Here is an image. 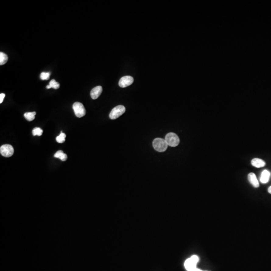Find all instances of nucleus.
<instances>
[{
    "mask_svg": "<svg viewBox=\"0 0 271 271\" xmlns=\"http://www.w3.org/2000/svg\"><path fill=\"white\" fill-rule=\"evenodd\" d=\"M248 180L252 185L255 188H258L259 187V183L257 179V177L254 173H250L248 175Z\"/></svg>",
    "mask_w": 271,
    "mask_h": 271,
    "instance_id": "nucleus-9",
    "label": "nucleus"
},
{
    "mask_svg": "<svg viewBox=\"0 0 271 271\" xmlns=\"http://www.w3.org/2000/svg\"><path fill=\"white\" fill-rule=\"evenodd\" d=\"M194 271H203L202 270H200V269H196Z\"/></svg>",
    "mask_w": 271,
    "mask_h": 271,
    "instance_id": "nucleus-22",
    "label": "nucleus"
},
{
    "mask_svg": "<svg viewBox=\"0 0 271 271\" xmlns=\"http://www.w3.org/2000/svg\"><path fill=\"white\" fill-rule=\"evenodd\" d=\"M271 173L270 172L267 170H265L262 172L261 174V176L260 178V181L263 184L267 183L269 180Z\"/></svg>",
    "mask_w": 271,
    "mask_h": 271,
    "instance_id": "nucleus-11",
    "label": "nucleus"
},
{
    "mask_svg": "<svg viewBox=\"0 0 271 271\" xmlns=\"http://www.w3.org/2000/svg\"><path fill=\"white\" fill-rule=\"evenodd\" d=\"M126 108L124 106L121 105L117 106L111 110L109 117L111 120H115L120 117V116L123 114H124Z\"/></svg>",
    "mask_w": 271,
    "mask_h": 271,
    "instance_id": "nucleus-4",
    "label": "nucleus"
},
{
    "mask_svg": "<svg viewBox=\"0 0 271 271\" xmlns=\"http://www.w3.org/2000/svg\"><path fill=\"white\" fill-rule=\"evenodd\" d=\"M46 88H47V89H51V87H50V86H49V85H48V86H46Z\"/></svg>",
    "mask_w": 271,
    "mask_h": 271,
    "instance_id": "nucleus-21",
    "label": "nucleus"
},
{
    "mask_svg": "<svg viewBox=\"0 0 271 271\" xmlns=\"http://www.w3.org/2000/svg\"><path fill=\"white\" fill-rule=\"evenodd\" d=\"M8 60V57L7 55L1 52H0V65H2L4 64H6Z\"/></svg>",
    "mask_w": 271,
    "mask_h": 271,
    "instance_id": "nucleus-14",
    "label": "nucleus"
},
{
    "mask_svg": "<svg viewBox=\"0 0 271 271\" xmlns=\"http://www.w3.org/2000/svg\"><path fill=\"white\" fill-rule=\"evenodd\" d=\"M5 97V94L4 93H1L0 94V104L3 103V100Z\"/></svg>",
    "mask_w": 271,
    "mask_h": 271,
    "instance_id": "nucleus-19",
    "label": "nucleus"
},
{
    "mask_svg": "<svg viewBox=\"0 0 271 271\" xmlns=\"http://www.w3.org/2000/svg\"><path fill=\"white\" fill-rule=\"evenodd\" d=\"M103 92V88L101 86H97L92 89L90 92V96L93 100H96L100 96Z\"/></svg>",
    "mask_w": 271,
    "mask_h": 271,
    "instance_id": "nucleus-8",
    "label": "nucleus"
},
{
    "mask_svg": "<svg viewBox=\"0 0 271 271\" xmlns=\"http://www.w3.org/2000/svg\"><path fill=\"white\" fill-rule=\"evenodd\" d=\"M134 82V79L131 76H125L120 79L118 85L122 88L127 87L131 85Z\"/></svg>",
    "mask_w": 271,
    "mask_h": 271,
    "instance_id": "nucleus-7",
    "label": "nucleus"
},
{
    "mask_svg": "<svg viewBox=\"0 0 271 271\" xmlns=\"http://www.w3.org/2000/svg\"><path fill=\"white\" fill-rule=\"evenodd\" d=\"M49 86L51 88H53L55 90H57L60 87V84L58 82H56L55 79H52L49 83Z\"/></svg>",
    "mask_w": 271,
    "mask_h": 271,
    "instance_id": "nucleus-16",
    "label": "nucleus"
},
{
    "mask_svg": "<svg viewBox=\"0 0 271 271\" xmlns=\"http://www.w3.org/2000/svg\"><path fill=\"white\" fill-rule=\"evenodd\" d=\"M54 157L56 158L60 159L62 161H65L67 159V155L63 153L62 150H59L54 154Z\"/></svg>",
    "mask_w": 271,
    "mask_h": 271,
    "instance_id": "nucleus-12",
    "label": "nucleus"
},
{
    "mask_svg": "<svg viewBox=\"0 0 271 271\" xmlns=\"http://www.w3.org/2000/svg\"><path fill=\"white\" fill-rule=\"evenodd\" d=\"M168 144L165 139L156 138L153 142V146L154 149L159 152L165 151L168 148Z\"/></svg>",
    "mask_w": 271,
    "mask_h": 271,
    "instance_id": "nucleus-1",
    "label": "nucleus"
},
{
    "mask_svg": "<svg viewBox=\"0 0 271 271\" xmlns=\"http://www.w3.org/2000/svg\"><path fill=\"white\" fill-rule=\"evenodd\" d=\"M251 164L256 168H262L266 165V162L261 159L254 158L251 161Z\"/></svg>",
    "mask_w": 271,
    "mask_h": 271,
    "instance_id": "nucleus-10",
    "label": "nucleus"
},
{
    "mask_svg": "<svg viewBox=\"0 0 271 271\" xmlns=\"http://www.w3.org/2000/svg\"><path fill=\"white\" fill-rule=\"evenodd\" d=\"M43 134V130L38 127L35 128L32 131V134L33 136H40Z\"/></svg>",
    "mask_w": 271,
    "mask_h": 271,
    "instance_id": "nucleus-17",
    "label": "nucleus"
},
{
    "mask_svg": "<svg viewBox=\"0 0 271 271\" xmlns=\"http://www.w3.org/2000/svg\"><path fill=\"white\" fill-rule=\"evenodd\" d=\"M73 109L76 116L78 118H82L86 114V110L83 104L76 102L73 104Z\"/></svg>",
    "mask_w": 271,
    "mask_h": 271,
    "instance_id": "nucleus-5",
    "label": "nucleus"
},
{
    "mask_svg": "<svg viewBox=\"0 0 271 271\" xmlns=\"http://www.w3.org/2000/svg\"><path fill=\"white\" fill-rule=\"evenodd\" d=\"M65 138L66 135L62 132L56 138V140L58 143H63L65 141Z\"/></svg>",
    "mask_w": 271,
    "mask_h": 271,
    "instance_id": "nucleus-15",
    "label": "nucleus"
},
{
    "mask_svg": "<svg viewBox=\"0 0 271 271\" xmlns=\"http://www.w3.org/2000/svg\"><path fill=\"white\" fill-rule=\"evenodd\" d=\"M36 114V113L35 111L27 112V113H25L24 116V117L25 118L27 121H31L34 120Z\"/></svg>",
    "mask_w": 271,
    "mask_h": 271,
    "instance_id": "nucleus-13",
    "label": "nucleus"
},
{
    "mask_svg": "<svg viewBox=\"0 0 271 271\" xmlns=\"http://www.w3.org/2000/svg\"><path fill=\"white\" fill-rule=\"evenodd\" d=\"M50 73L49 72H42L41 73L40 78H41L42 80H48L49 78H50Z\"/></svg>",
    "mask_w": 271,
    "mask_h": 271,
    "instance_id": "nucleus-18",
    "label": "nucleus"
},
{
    "mask_svg": "<svg viewBox=\"0 0 271 271\" xmlns=\"http://www.w3.org/2000/svg\"><path fill=\"white\" fill-rule=\"evenodd\" d=\"M268 192L270 194H271V186L270 187H269L268 189Z\"/></svg>",
    "mask_w": 271,
    "mask_h": 271,
    "instance_id": "nucleus-20",
    "label": "nucleus"
},
{
    "mask_svg": "<svg viewBox=\"0 0 271 271\" xmlns=\"http://www.w3.org/2000/svg\"><path fill=\"white\" fill-rule=\"evenodd\" d=\"M168 145L171 147H176L180 143V139L178 136L174 133H169L166 136L165 138Z\"/></svg>",
    "mask_w": 271,
    "mask_h": 271,
    "instance_id": "nucleus-3",
    "label": "nucleus"
},
{
    "mask_svg": "<svg viewBox=\"0 0 271 271\" xmlns=\"http://www.w3.org/2000/svg\"><path fill=\"white\" fill-rule=\"evenodd\" d=\"M199 261V257L197 255H192L190 258L186 260L184 266L188 271H194L196 269V265Z\"/></svg>",
    "mask_w": 271,
    "mask_h": 271,
    "instance_id": "nucleus-2",
    "label": "nucleus"
},
{
    "mask_svg": "<svg viewBox=\"0 0 271 271\" xmlns=\"http://www.w3.org/2000/svg\"><path fill=\"white\" fill-rule=\"evenodd\" d=\"M0 153L4 157H10L14 153V150L11 145H3L0 148Z\"/></svg>",
    "mask_w": 271,
    "mask_h": 271,
    "instance_id": "nucleus-6",
    "label": "nucleus"
}]
</instances>
